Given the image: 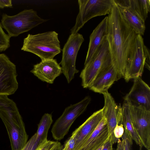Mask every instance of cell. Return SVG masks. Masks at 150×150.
<instances>
[{"mask_svg":"<svg viewBox=\"0 0 150 150\" xmlns=\"http://www.w3.org/2000/svg\"><path fill=\"white\" fill-rule=\"evenodd\" d=\"M113 0L112 9L108 16L106 39L112 64L121 78H124L129 56L137 34L124 17Z\"/></svg>","mask_w":150,"mask_h":150,"instance_id":"cell-1","label":"cell"},{"mask_svg":"<svg viewBox=\"0 0 150 150\" xmlns=\"http://www.w3.org/2000/svg\"><path fill=\"white\" fill-rule=\"evenodd\" d=\"M0 118L8 132L11 150H21L28 136L16 104L8 96L0 95Z\"/></svg>","mask_w":150,"mask_h":150,"instance_id":"cell-2","label":"cell"},{"mask_svg":"<svg viewBox=\"0 0 150 150\" xmlns=\"http://www.w3.org/2000/svg\"><path fill=\"white\" fill-rule=\"evenodd\" d=\"M58 35L54 31L29 34L24 39L21 50L36 55L41 61L53 59L61 51Z\"/></svg>","mask_w":150,"mask_h":150,"instance_id":"cell-3","label":"cell"},{"mask_svg":"<svg viewBox=\"0 0 150 150\" xmlns=\"http://www.w3.org/2000/svg\"><path fill=\"white\" fill-rule=\"evenodd\" d=\"M47 21L33 9H25L14 16L2 15L1 24L10 38L18 36Z\"/></svg>","mask_w":150,"mask_h":150,"instance_id":"cell-4","label":"cell"},{"mask_svg":"<svg viewBox=\"0 0 150 150\" xmlns=\"http://www.w3.org/2000/svg\"><path fill=\"white\" fill-rule=\"evenodd\" d=\"M79 11L71 34L78 33L89 20L95 17L108 14L113 4V0H79Z\"/></svg>","mask_w":150,"mask_h":150,"instance_id":"cell-5","label":"cell"},{"mask_svg":"<svg viewBox=\"0 0 150 150\" xmlns=\"http://www.w3.org/2000/svg\"><path fill=\"white\" fill-rule=\"evenodd\" d=\"M111 64L106 37L93 58L84 65L80 73V77L81 79L82 87L84 88H88L99 73Z\"/></svg>","mask_w":150,"mask_h":150,"instance_id":"cell-6","label":"cell"},{"mask_svg":"<svg viewBox=\"0 0 150 150\" xmlns=\"http://www.w3.org/2000/svg\"><path fill=\"white\" fill-rule=\"evenodd\" d=\"M91 101V98L87 96L80 102L65 108L52 128V136L54 139L58 141L64 138L75 120L85 111Z\"/></svg>","mask_w":150,"mask_h":150,"instance_id":"cell-7","label":"cell"},{"mask_svg":"<svg viewBox=\"0 0 150 150\" xmlns=\"http://www.w3.org/2000/svg\"><path fill=\"white\" fill-rule=\"evenodd\" d=\"M84 41L81 34L78 33L71 34L63 48L60 64L62 66V72L68 83L74 78L75 74L79 72L76 67V62L78 52Z\"/></svg>","mask_w":150,"mask_h":150,"instance_id":"cell-8","label":"cell"},{"mask_svg":"<svg viewBox=\"0 0 150 150\" xmlns=\"http://www.w3.org/2000/svg\"><path fill=\"white\" fill-rule=\"evenodd\" d=\"M144 45L142 36L137 34L129 56L124 77L127 82L142 75L145 63Z\"/></svg>","mask_w":150,"mask_h":150,"instance_id":"cell-9","label":"cell"},{"mask_svg":"<svg viewBox=\"0 0 150 150\" xmlns=\"http://www.w3.org/2000/svg\"><path fill=\"white\" fill-rule=\"evenodd\" d=\"M16 65L4 54H0V95L14 93L18 84Z\"/></svg>","mask_w":150,"mask_h":150,"instance_id":"cell-10","label":"cell"},{"mask_svg":"<svg viewBox=\"0 0 150 150\" xmlns=\"http://www.w3.org/2000/svg\"><path fill=\"white\" fill-rule=\"evenodd\" d=\"M128 104L134 128L143 146L150 150V111Z\"/></svg>","mask_w":150,"mask_h":150,"instance_id":"cell-11","label":"cell"},{"mask_svg":"<svg viewBox=\"0 0 150 150\" xmlns=\"http://www.w3.org/2000/svg\"><path fill=\"white\" fill-rule=\"evenodd\" d=\"M124 99L130 105L150 111V88L141 77L134 79L133 86Z\"/></svg>","mask_w":150,"mask_h":150,"instance_id":"cell-12","label":"cell"},{"mask_svg":"<svg viewBox=\"0 0 150 150\" xmlns=\"http://www.w3.org/2000/svg\"><path fill=\"white\" fill-rule=\"evenodd\" d=\"M104 99L103 117L105 118L109 138L113 144L117 142L114 130L117 124H121L122 107L118 106L111 94L107 92L103 94Z\"/></svg>","mask_w":150,"mask_h":150,"instance_id":"cell-13","label":"cell"},{"mask_svg":"<svg viewBox=\"0 0 150 150\" xmlns=\"http://www.w3.org/2000/svg\"><path fill=\"white\" fill-rule=\"evenodd\" d=\"M30 72L41 81L50 84L53 83L62 73L61 67L54 59L41 61L34 65Z\"/></svg>","mask_w":150,"mask_h":150,"instance_id":"cell-14","label":"cell"},{"mask_svg":"<svg viewBox=\"0 0 150 150\" xmlns=\"http://www.w3.org/2000/svg\"><path fill=\"white\" fill-rule=\"evenodd\" d=\"M103 108L94 112L72 133L75 137L74 150H77L90 136L103 117Z\"/></svg>","mask_w":150,"mask_h":150,"instance_id":"cell-15","label":"cell"},{"mask_svg":"<svg viewBox=\"0 0 150 150\" xmlns=\"http://www.w3.org/2000/svg\"><path fill=\"white\" fill-rule=\"evenodd\" d=\"M121 78L111 64L99 73L88 88L95 92L103 94L108 92L114 82Z\"/></svg>","mask_w":150,"mask_h":150,"instance_id":"cell-16","label":"cell"},{"mask_svg":"<svg viewBox=\"0 0 150 150\" xmlns=\"http://www.w3.org/2000/svg\"><path fill=\"white\" fill-rule=\"evenodd\" d=\"M109 138L106 120L103 117L90 136L77 150H97Z\"/></svg>","mask_w":150,"mask_h":150,"instance_id":"cell-17","label":"cell"},{"mask_svg":"<svg viewBox=\"0 0 150 150\" xmlns=\"http://www.w3.org/2000/svg\"><path fill=\"white\" fill-rule=\"evenodd\" d=\"M108 20L107 16L101 21L91 34L84 65L88 63L93 58L106 37Z\"/></svg>","mask_w":150,"mask_h":150,"instance_id":"cell-18","label":"cell"},{"mask_svg":"<svg viewBox=\"0 0 150 150\" xmlns=\"http://www.w3.org/2000/svg\"><path fill=\"white\" fill-rule=\"evenodd\" d=\"M121 123L124 132L134 140L141 149L143 146L141 139L135 131L132 121L128 104L125 102L122 107Z\"/></svg>","mask_w":150,"mask_h":150,"instance_id":"cell-19","label":"cell"},{"mask_svg":"<svg viewBox=\"0 0 150 150\" xmlns=\"http://www.w3.org/2000/svg\"><path fill=\"white\" fill-rule=\"evenodd\" d=\"M118 4L119 6L127 7L133 10L144 22L150 11L149 0H119Z\"/></svg>","mask_w":150,"mask_h":150,"instance_id":"cell-20","label":"cell"},{"mask_svg":"<svg viewBox=\"0 0 150 150\" xmlns=\"http://www.w3.org/2000/svg\"><path fill=\"white\" fill-rule=\"evenodd\" d=\"M119 7L125 19L130 27L137 34L143 35L146 29L145 22L130 8Z\"/></svg>","mask_w":150,"mask_h":150,"instance_id":"cell-21","label":"cell"},{"mask_svg":"<svg viewBox=\"0 0 150 150\" xmlns=\"http://www.w3.org/2000/svg\"><path fill=\"white\" fill-rule=\"evenodd\" d=\"M52 122V116L51 114L45 113L42 116L38 125L34 150L43 141L47 139L48 131Z\"/></svg>","mask_w":150,"mask_h":150,"instance_id":"cell-22","label":"cell"},{"mask_svg":"<svg viewBox=\"0 0 150 150\" xmlns=\"http://www.w3.org/2000/svg\"><path fill=\"white\" fill-rule=\"evenodd\" d=\"M10 38L4 32L0 23V52L5 51L10 47Z\"/></svg>","mask_w":150,"mask_h":150,"instance_id":"cell-23","label":"cell"},{"mask_svg":"<svg viewBox=\"0 0 150 150\" xmlns=\"http://www.w3.org/2000/svg\"><path fill=\"white\" fill-rule=\"evenodd\" d=\"M122 138V140L119 144L118 150H130L132 144V139L125 132Z\"/></svg>","mask_w":150,"mask_h":150,"instance_id":"cell-24","label":"cell"},{"mask_svg":"<svg viewBox=\"0 0 150 150\" xmlns=\"http://www.w3.org/2000/svg\"><path fill=\"white\" fill-rule=\"evenodd\" d=\"M57 142L45 139L38 145L35 150H50L56 144Z\"/></svg>","mask_w":150,"mask_h":150,"instance_id":"cell-25","label":"cell"},{"mask_svg":"<svg viewBox=\"0 0 150 150\" xmlns=\"http://www.w3.org/2000/svg\"><path fill=\"white\" fill-rule=\"evenodd\" d=\"M75 144V137L72 134L71 137L65 142L62 150H74Z\"/></svg>","mask_w":150,"mask_h":150,"instance_id":"cell-26","label":"cell"},{"mask_svg":"<svg viewBox=\"0 0 150 150\" xmlns=\"http://www.w3.org/2000/svg\"><path fill=\"white\" fill-rule=\"evenodd\" d=\"M36 137V133L28 141L21 150H34Z\"/></svg>","mask_w":150,"mask_h":150,"instance_id":"cell-27","label":"cell"},{"mask_svg":"<svg viewBox=\"0 0 150 150\" xmlns=\"http://www.w3.org/2000/svg\"><path fill=\"white\" fill-rule=\"evenodd\" d=\"M124 132V129L122 124H117L114 130V134L115 138L117 139L122 137Z\"/></svg>","mask_w":150,"mask_h":150,"instance_id":"cell-28","label":"cell"},{"mask_svg":"<svg viewBox=\"0 0 150 150\" xmlns=\"http://www.w3.org/2000/svg\"><path fill=\"white\" fill-rule=\"evenodd\" d=\"M144 50L145 57V63L144 67L150 70V52L148 48L144 45Z\"/></svg>","mask_w":150,"mask_h":150,"instance_id":"cell-29","label":"cell"},{"mask_svg":"<svg viewBox=\"0 0 150 150\" xmlns=\"http://www.w3.org/2000/svg\"><path fill=\"white\" fill-rule=\"evenodd\" d=\"M12 4L11 0H0V8L12 7Z\"/></svg>","mask_w":150,"mask_h":150,"instance_id":"cell-30","label":"cell"},{"mask_svg":"<svg viewBox=\"0 0 150 150\" xmlns=\"http://www.w3.org/2000/svg\"><path fill=\"white\" fill-rule=\"evenodd\" d=\"M113 143L110 138L108 141L104 144L102 150H113Z\"/></svg>","mask_w":150,"mask_h":150,"instance_id":"cell-31","label":"cell"},{"mask_svg":"<svg viewBox=\"0 0 150 150\" xmlns=\"http://www.w3.org/2000/svg\"><path fill=\"white\" fill-rule=\"evenodd\" d=\"M62 148L63 146L61 143L57 141L56 144L50 150H62Z\"/></svg>","mask_w":150,"mask_h":150,"instance_id":"cell-32","label":"cell"},{"mask_svg":"<svg viewBox=\"0 0 150 150\" xmlns=\"http://www.w3.org/2000/svg\"><path fill=\"white\" fill-rule=\"evenodd\" d=\"M103 146L104 145L101 146V147H100V148H99V149H98L97 150H102L103 149Z\"/></svg>","mask_w":150,"mask_h":150,"instance_id":"cell-33","label":"cell"}]
</instances>
